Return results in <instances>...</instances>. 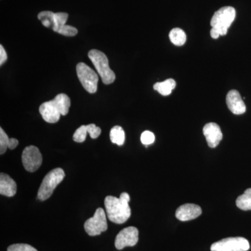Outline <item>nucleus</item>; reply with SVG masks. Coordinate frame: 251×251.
Here are the masks:
<instances>
[{
    "label": "nucleus",
    "instance_id": "nucleus-1",
    "mask_svg": "<svg viewBox=\"0 0 251 251\" xmlns=\"http://www.w3.org/2000/svg\"><path fill=\"white\" fill-rule=\"evenodd\" d=\"M129 201L130 196L127 193H122L119 198L107 196L104 203L109 220L117 224L126 222L131 215Z\"/></svg>",
    "mask_w": 251,
    "mask_h": 251
},
{
    "label": "nucleus",
    "instance_id": "nucleus-2",
    "mask_svg": "<svg viewBox=\"0 0 251 251\" xmlns=\"http://www.w3.org/2000/svg\"><path fill=\"white\" fill-rule=\"evenodd\" d=\"M70 106V98L66 94H59L52 100L41 104L39 112L46 122L54 124L59 121L61 115H67Z\"/></svg>",
    "mask_w": 251,
    "mask_h": 251
},
{
    "label": "nucleus",
    "instance_id": "nucleus-3",
    "mask_svg": "<svg viewBox=\"0 0 251 251\" xmlns=\"http://www.w3.org/2000/svg\"><path fill=\"white\" fill-rule=\"evenodd\" d=\"M68 17L69 15L67 13H53L50 11H42L38 15V18L44 27L51 28L62 35L75 36L77 34L76 28L66 25Z\"/></svg>",
    "mask_w": 251,
    "mask_h": 251
},
{
    "label": "nucleus",
    "instance_id": "nucleus-4",
    "mask_svg": "<svg viewBox=\"0 0 251 251\" xmlns=\"http://www.w3.org/2000/svg\"><path fill=\"white\" fill-rule=\"evenodd\" d=\"M88 57L97 69L99 75L101 77L102 82L105 85L112 84L115 80L116 76L109 66L107 56L101 51L93 49L88 52Z\"/></svg>",
    "mask_w": 251,
    "mask_h": 251
},
{
    "label": "nucleus",
    "instance_id": "nucleus-5",
    "mask_svg": "<svg viewBox=\"0 0 251 251\" xmlns=\"http://www.w3.org/2000/svg\"><path fill=\"white\" fill-rule=\"evenodd\" d=\"M64 177L65 173L62 168H55L49 172L43 180L38 191V199L41 201H45L49 199L52 196L55 188L62 182Z\"/></svg>",
    "mask_w": 251,
    "mask_h": 251
},
{
    "label": "nucleus",
    "instance_id": "nucleus-6",
    "mask_svg": "<svg viewBox=\"0 0 251 251\" xmlns=\"http://www.w3.org/2000/svg\"><path fill=\"white\" fill-rule=\"evenodd\" d=\"M235 17L236 11L232 6L221 8L211 18V27L219 31L220 35H226Z\"/></svg>",
    "mask_w": 251,
    "mask_h": 251
},
{
    "label": "nucleus",
    "instance_id": "nucleus-7",
    "mask_svg": "<svg viewBox=\"0 0 251 251\" xmlns=\"http://www.w3.org/2000/svg\"><path fill=\"white\" fill-rule=\"evenodd\" d=\"M76 72L82 87L90 94H94L98 89L99 77L97 73L83 62L76 66Z\"/></svg>",
    "mask_w": 251,
    "mask_h": 251
},
{
    "label": "nucleus",
    "instance_id": "nucleus-8",
    "mask_svg": "<svg viewBox=\"0 0 251 251\" xmlns=\"http://www.w3.org/2000/svg\"><path fill=\"white\" fill-rule=\"evenodd\" d=\"M250 244L244 237H229L220 240L211 245V251H247Z\"/></svg>",
    "mask_w": 251,
    "mask_h": 251
},
{
    "label": "nucleus",
    "instance_id": "nucleus-9",
    "mask_svg": "<svg viewBox=\"0 0 251 251\" xmlns=\"http://www.w3.org/2000/svg\"><path fill=\"white\" fill-rule=\"evenodd\" d=\"M85 230L92 237L100 234L108 229L106 214L102 208H98L96 210L93 217L90 218L85 223Z\"/></svg>",
    "mask_w": 251,
    "mask_h": 251
},
{
    "label": "nucleus",
    "instance_id": "nucleus-10",
    "mask_svg": "<svg viewBox=\"0 0 251 251\" xmlns=\"http://www.w3.org/2000/svg\"><path fill=\"white\" fill-rule=\"evenodd\" d=\"M23 166L26 171L34 173L40 168L43 162L42 155L39 148L30 145L23 150L22 154Z\"/></svg>",
    "mask_w": 251,
    "mask_h": 251
},
{
    "label": "nucleus",
    "instance_id": "nucleus-11",
    "mask_svg": "<svg viewBox=\"0 0 251 251\" xmlns=\"http://www.w3.org/2000/svg\"><path fill=\"white\" fill-rule=\"evenodd\" d=\"M138 229L135 227H128L122 229L115 239V247L117 250H122L127 247H134L138 242Z\"/></svg>",
    "mask_w": 251,
    "mask_h": 251
},
{
    "label": "nucleus",
    "instance_id": "nucleus-12",
    "mask_svg": "<svg viewBox=\"0 0 251 251\" xmlns=\"http://www.w3.org/2000/svg\"><path fill=\"white\" fill-rule=\"evenodd\" d=\"M203 133L205 136L208 146L211 148H215L219 145L220 142L223 139V133L221 128L217 124H206L203 128Z\"/></svg>",
    "mask_w": 251,
    "mask_h": 251
},
{
    "label": "nucleus",
    "instance_id": "nucleus-13",
    "mask_svg": "<svg viewBox=\"0 0 251 251\" xmlns=\"http://www.w3.org/2000/svg\"><path fill=\"white\" fill-rule=\"evenodd\" d=\"M226 103L229 110L234 115H242L247 110L245 103L237 90L229 91L226 97Z\"/></svg>",
    "mask_w": 251,
    "mask_h": 251
},
{
    "label": "nucleus",
    "instance_id": "nucleus-14",
    "mask_svg": "<svg viewBox=\"0 0 251 251\" xmlns=\"http://www.w3.org/2000/svg\"><path fill=\"white\" fill-rule=\"evenodd\" d=\"M202 214L201 206L194 204H185L176 209L175 216L181 221H188L196 219Z\"/></svg>",
    "mask_w": 251,
    "mask_h": 251
},
{
    "label": "nucleus",
    "instance_id": "nucleus-15",
    "mask_svg": "<svg viewBox=\"0 0 251 251\" xmlns=\"http://www.w3.org/2000/svg\"><path fill=\"white\" fill-rule=\"evenodd\" d=\"M17 192V185L9 175L5 173L0 175V194L1 196L13 197Z\"/></svg>",
    "mask_w": 251,
    "mask_h": 251
},
{
    "label": "nucleus",
    "instance_id": "nucleus-16",
    "mask_svg": "<svg viewBox=\"0 0 251 251\" xmlns=\"http://www.w3.org/2000/svg\"><path fill=\"white\" fill-rule=\"evenodd\" d=\"M176 87V82L173 79H168L163 82H156L153 89L162 96L170 95Z\"/></svg>",
    "mask_w": 251,
    "mask_h": 251
},
{
    "label": "nucleus",
    "instance_id": "nucleus-17",
    "mask_svg": "<svg viewBox=\"0 0 251 251\" xmlns=\"http://www.w3.org/2000/svg\"><path fill=\"white\" fill-rule=\"evenodd\" d=\"M236 204L243 211L251 210V188H248L245 192L237 198Z\"/></svg>",
    "mask_w": 251,
    "mask_h": 251
},
{
    "label": "nucleus",
    "instance_id": "nucleus-18",
    "mask_svg": "<svg viewBox=\"0 0 251 251\" xmlns=\"http://www.w3.org/2000/svg\"><path fill=\"white\" fill-rule=\"evenodd\" d=\"M170 40L175 46L184 45L186 41V35L184 30L180 28H174L169 34Z\"/></svg>",
    "mask_w": 251,
    "mask_h": 251
},
{
    "label": "nucleus",
    "instance_id": "nucleus-19",
    "mask_svg": "<svg viewBox=\"0 0 251 251\" xmlns=\"http://www.w3.org/2000/svg\"><path fill=\"white\" fill-rule=\"evenodd\" d=\"M110 140L112 143L122 146L125 142V132L121 126H115L110 130Z\"/></svg>",
    "mask_w": 251,
    "mask_h": 251
},
{
    "label": "nucleus",
    "instance_id": "nucleus-20",
    "mask_svg": "<svg viewBox=\"0 0 251 251\" xmlns=\"http://www.w3.org/2000/svg\"><path fill=\"white\" fill-rule=\"evenodd\" d=\"M87 133L88 131H87V126L82 125L75 130L73 138L76 143H83L87 138Z\"/></svg>",
    "mask_w": 251,
    "mask_h": 251
},
{
    "label": "nucleus",
    "instance_id": "nucleus-21",
    "mask_svg": "<svg viewBox=\"0 0 251 251\" xmlns=\"http://www.w3.org/2000/svg\"><path fill=\"white\" fill-rule=\"evenodd\" d=\"M10 138L2 128H0V153L2 155L9 148Z\"/></svg>",
    "mask_w": 251,
    "mask_h": 251
},
{
    "label": "nucleus",
    "instance_id": "nucleus-22",
    "mask_svg": "<svg viewBox=\"0 0 251 251\" xmlns=\"http://www.w3.org/2000/svg\"><path fill=\"white\" fill-rule=\"evenodd\" d=\"M7 251H38L35 248L29 244H16L8 247Z\"/></svg>",
    "mask_w": 251,
    "mask_h": 251
},
{
    "label": "nucleus",
    "instance_id": "nucleus-23",
    "mask_svg": "<svg viewBox=\"0 0 251 251\" xmlns=\"http://www.w3.org/2000/svg\"><path fill=\"white\" fill-rule=\"evenodd\" d=\"M141 142L143 145H145L146 148H148V145H151L154 143L155 135L152 132L149 131V130H145L141 135Z\"/></svg>",
    "mask_w": 251,
    "mask_h": 251
},
{
    "label": "nucleus",
    "instance_id": "nucleus-24",
    "mask_svg": "<svg viewBox=\"0 0 251 251\" xmlns=\"http://www.w3.org/2000/svg\"><path fill=\"white\" fill-rule=\"evenodd\" d=\"M87 131L90 134L91 138L92 139H97V138L101 133V129L99 127L97 126L94 124H90V125H87Z\"/></svg>",
    "mask_w": 251,
    "mask_h": 251
},
{
    "label": "nucleus",
    "instance_id": "nucleus-25",
    "mask_svg": "<svg viewBox=\"0 0 251 251\" xmlns=\"http://www.w3.org/2000/svg\"><path fill=\"white\" fill-rule=\"evenodd\" d=\"M7 54L2 46H0V65H3L7 60Z\"/></svg>",
    "mask_w": 251,
    "mask_h": 251
},
{
    "label": "nucleus",
    "instance_id": "nucleus-26",
    "mask_svg": "<svg viewBox=\"0 0 251 251\" xmlns=\"http://www.w3.org/2000/svg\"><path fill=\"white\" fill-rule=\"evenodd\" d=\"M18 145V140L16 138H10L9 149L10 150H14L15 148H17Z\"/></svg>",
    "mask_w": 251,
    "mask_h": 251
},
{
    "label": "nucleus",
    "instance_id": "nucleus-27",
    "mask_svg": "<svg viewBox=\"0 0 251 251\" xmlns=\"http://www.w3.org/2000/svg\"><path fill=\"white\" fill-rule=\"evenodd\" d=\"M211 36L213 38V39H218V38L219 37L220 34L219 33V31L217 30H216L215 29H214V28H212V29H211Z\"/></svg>",
    "mask_w": 251,
    "mask_h": 251
}]
</instances>
